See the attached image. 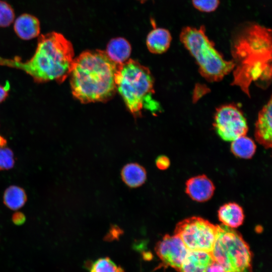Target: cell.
<instances>
[{"label":"cell","mask_w":272,"mask_h":272,"mask_svg":"<svg viewBox=\"0 0 272 272\" xmlns=\"http://www.w3.org/2000/svg\"><path fill=\"white\" fill-rule=\"evenodd\" d=\"M235 66L232 85L249 97L254 82L264 88L271 80V30L258 24L245 25L236 33L231 43Z\"/></svg>","instance_id":"obj_1"},{"label":"cell","mask_w":272,"mask_h":272,"mask_svg":"<svg viewBox=\"0 0 272 272\" xmlns=\"http://www.w3.org/2000/svg\"><path fill=\"white\" fill-rule=\"evenodd\" d=\"M74 57L72 43L62 34L51 32L39 36L32 57L23 61L19 57L0 56V66L21 70L38 83L51 81L62 83L70 76Z\"/></svg>","instance_id":"obj_2"},{"label":"cell","mask_w":272,"mask_h":272,"mask_svg":"<svg viewBox=\"0 0 272 272\" xmlns=\"http://www.w3.org/2000/svg\"><path fill=\"white\" fill-rule=\"evenodd\" d=\"M118 66L105 51L83 52L74 59L70 74L73 96L83 104L109 101L117 91Z\"/></svg>","instance_id":"obj_3"},{"label":"cell","mask_w":272,"mask_h":272,"mask_svg":"<svg viewBox=\"0 0 272 272\" xmlns=\"http://www.w3.org/2000/svg\"><path fill=\"white\" fill-rule=\"evenodd\" d=\"M117 90L129 111L135 117L145 108L154 112L160 110L158 102L152 98L154 79L149 69L132 59L118 64L115 76Z\"/></svg>","instance_id":"obj_4"},{"label":"cell","mask_w":272,"mask_h":272,"mask_svg":"<svg viewBox=\"0 0 272 272\" xmlns=\"http://www.w3.org/2000/svg\"><path fill=\"white\" fill-rule=\"evenodd\" d=\"M179 38L194 58L200 74L208 81H220L233 70V61L226 60L215 48L214 43L206 34L205 26L198 28L184 27Z\"/></svg>","instance_id":"obj_5"},{"label":"cell","mask_w":272,"mask_h":272,"mask_svg":"<svg viewBox=\"0 0 272 272\" xmlns=\"http://www.w3.org/2000/svg\"><path fill=\"white\" fill-rule=\"evenodd\" d=\"M211 254L224 272H252L249 247L241 234L232 228L217 225Z\"/></svg>","instance_id":"obj_6"},{"label":"cell","mask_w":272,"mask_h":272,"mask_svg":"<svg viewBox=\"0 0 272 272\" xmlns=\"http://www.w3.org/2000/svg\"><path fill=\"white\" fill-rule=\"evenodd\" d=\"M217 234V225L198 217L179 222L174 234L178 236L189 250L212 253Z\"/></svg>","instance_id":"obj_7"},{"label":"cell","mask_w":272,"mask_h":272,"mask_svg":"<svg viewBox=\"0 0 272 272\" xmlns=\"http://www.w3.org/2000/svg\"><path fill=\"white\" fill-rule=\"evenodd\" d=\"M214 126L218 134L225 141H233L245 135L248 130L242 112L236 105L226 104L216 109Z\"/></svg>","instance_id":"obj_8"},{"label":"cell","mask_w":272,"mask_h":272,"mask_svg":"<svg viewBox=\"0 0 272 272\" xmlns=\"http://www.w3.org/2000/svg\"><path fill=\"white\" fill-rule=\"evenodd\" d=\"M188 249L176 235H165L155 246V251L163 265L179 271Z\"/></svg>","instance_id":"obj_9"},{"label":"cell","mask_w":272,"mask_h":272,"mask_svg":"<svg viewBox=\"0 0 272 272\" xmlns=\"http://www.w3.org/2000/svg\"><path fill=\"white\" fill-rule=\"evenodd\" d=\"M272 100L270 97L258 113L255 123L254 135L256 141L265 149L271 147Z\"/></svg>","instance_id":"obj_10"},{"label":"cell","mask_w":272,"mask_h":272,"mask_svg":"<svg viewBox=\"0 0 272 272\" xmlns=\"http://www.w3.org/2000/svg\"><path fill=\"white\" fill-rule=\"evenodd\" d=\"M215 186L212 181L206 175L191 177L186 182V193L193 200L203 202L213 196Z\"/></svg>","instance_id":"obj_11"},{"label":"cell","mask_w":272,"mask_h":272,"mask_svg":"<svg viewBox=\"0 0 272 272\" xmlns=\"http://www.w3.org/2000/svg\"><path fill=\"white\" fill-rule=\"evenodd\" d=\"M14 30L20 39L29 40L38 37L40 32V23L35 16L24 13L15 20Z\"/></svg>","instance_id":"obj_12"},{"label":"cell","mask_w":272,"mask_h":272,"mask_svg":"<svg viewBox=\"0 0 272 272\" xmlns=\"http://www.w3.org/2000/svg\"><path fill=\"white\" fill-rule=\"evenodd\" d=\"M214 261L210 252L189 250L179 272H207Z\"/></svg>","instance_id":"obj_13"},{"label":"cell","mask_w":272,"mask_h":272,"mask_svg":"<svg viewBox=\"0 0 272 272\" xmlns=\"http://www.w3.org/2000/svg\"><path fill=\"white\" fill-rule=\"evenodd\" d=\"M172 37L170 32L164 28H156L148 35L146 44L149 50L154 54L166 52L170 47Z\"/></svg>","instance_id":"obj_14"},{"label":"cell","mask_w":272,"mask_h":272,"mask_svg":"<svg viewBox=\"0 0 272 272\" xmlns=\"http://www.w3.org/2000/svg\"><path fill=\"white\" fill-rule=\"evenodd\" d=\"M131 51V47L127 40L122 37H117L108 43L105 52L112 61L120 64L128 59Z\"/></svg>","instance_id":"obj_15"},{"label":"cell","mask_w":272,"mask_h":272,"mask_svg":"<svg viewBox=\"0 0 272 272\" xmlns=\"http://www.w3.org/2000/svg\"><path fill=\"white\" fill-rule=\"evenodd\" d=\"M218 218L222 224L235 228L242 225L244 215L239 205L234 202H230L220 207L218 211Z\"/></svg>","instance_id":"obj_16"},{"label":"cell","mask_w":272,"mask_h":272,"mask_svg":"<svg viewBox=\"0 0 272 272\" xmlns=\"http://www.w3.org/2000/svg\"><path fill=\"white\" fill-rule=\"evenodd\" d=\"M123 181L128 186L135 188L143 185L147 179V172L142 166L131 163L125 165L121 172Z\"/></svg>","instance_id":"obj_17"},{"label":"cell","mask_w":272,"mask_h":272,"mask_svg":"<svg viewBox=\"0 0 272 272\" xmlns=\"http://www.w3.org/2000/svg\"><path fill=\"white\" fill-rule=\"evenodd\" d=\"M27 196L24 189L17 185L9 186L4 191L3 202L9 209L17 211L26 202Z\"/></svg>","instance_id":"obj_18"},{"label":"cell","mask_w":272,"mask_h":272,"mask_svg":"<svg viewBox=\"0 0 272 272\" xmlns=\"http://www.w3.org/2000/svg\"><path fill=\"white\" fill-rule=\"evenodd\" d=\"M256 148L253 140L245 135L233 141L231 146L232 152L236 156L244 159L251 158L255 152Z\"/></svg>","instance_id":"obj_19"},{"label":"cell","mask_w":272,"mask_h":272,"mask_svg":"<svg viewBox=\"0 0 272 272\" xmlns=\"http://www.w3.org/2000/svg\"><path fill=\"white\" fill-rule=\"evenodd\" d=\"M90 272H124L110 258L102 257L97 259L91 266Z\"/></svg>","instance_id":"obj_20"},{"label":"cell","mask_w":272,"mask_h":272,"mask_svg":"<svg viewBox=\"0 0 272 272\" xmlns=\"http://www.w3.org/2000/svg\"><path fill=\"white\" fill-rule=\"evenodd\" d=\"M15 12L7 2L0 0V27L9 26L14 21Z\"/></svg>","instance_id":"obj_21"},{"label":"cell","mask_w":272,"mask_h":272,"mask_svg":"<svg viewBox=\"0 0 272 272\" xmlns=\"http://www.w3.org/2000/svg\"><path fill=\"white\" fill-rule=\"evenodd\" d=\"M15 163V160L12 150L6 147L0 148V171L12 169Z\"/></svg>","instance_id":"obj_22"},{"label":"cell","mask_w":272,"mask_h":272,"mask_svg":"<svg viewBox=\"0 0 272 272\" xmlns=\"http://www.w3.org/2000/svg\"><path fill=\"white\" fill-rule=\"evenodd\" d=\"M194 7L202 12L210 13L218 7L220 0H192Z\"/></svg>","instance_id":"obj_23"},{"label":"cell","mask_w":272,"mask_h":272,"mask_svg":"<svg viewBox=\"0 0 272 272\" xmlns=\"http://www.w3.org/2000/svg\"><path fill=\"white\" fill-rule=\"evenodd\" d=\"M156 165L158 169L160 170L167 169L170 165V160L165 156H160L156 160Z\"/></svg>","instance_id":"obj_24"},{"label":"cell","mask_w":272,"mask_h":272,"mask_svg":"<svg viewBox=\"0 0 272 272\" xmlns=\"http://www.w3.org/2000/svg\"><path fill=\"white\" fill-rule=\"evenodd\" d=\"M12 221L15 225L20 226L25 222L26 216L21 212H16L12 215Z\"/></svg>","instance_id":"obj_25"},{"label":"cell","mask_w":272,"mask_h":272,"mask_svg":"<svg viewBox=\"0 0 272 272\" xmlns=\"http://www.w3.org/2000/svg\"><path fill=\"white\" fill-rule=\"evenodd\" d=\"M9 88V84H6L5 86L0 85V103L8 97Z\"/></svg>","instance_id":"obj_26"},{"label":"cell","mask_w":272,"mask_h":272,"mask_svg":"<svg viewBox=\"0 0 272 272\" xmlns=\"http://www.w3.org/2000/svg\"><path fill=\"white\" fill-rule=\"evenodd\" d=\"M207 272H224L222 267L214 261L208 268Z\"/></svg>","instance_id":"obj_27"},{"label":"cell","mask_w":272,"mask_h":272,"mask_svg":"<svg viewBox=\"0 0 272 272\" xmlns=\"http://www.w3.org/2000/svg\"><path fill=\"white\" fill-rule=\"evenodd\" d=\"M7 140L3 137L0 135V148L6 147Z\"/></svg>","instance_id":"obj_28"},{"label":"cell","mask_w":272,"mask_h":272,"mask_svg":"<svg viewBox=\"0 0 272 272\" xmlns=\"http://www.w3.org/2000/svg\"><path fill=\"white\" fill-rule=\"evenodd\" d=\"M140 1L142 3H144L145 2H146L147 0H138Z\"/></svg>","instance_id":"obj_29"}]
</instances>
